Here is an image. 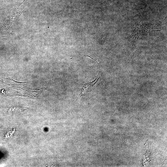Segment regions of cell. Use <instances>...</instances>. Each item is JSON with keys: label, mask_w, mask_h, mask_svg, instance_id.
Returning <instances> with one entry per match:
<instances>
[{"label": "cell", "mask_w": 167, "mask_h": 167, "mask_svg": "<svg viewBox=\"0 0 167 167\" xmlns=\"http://www.w3.org/2000/svg\"><path fill=\"white\" fill-rule=\"evenodd\" d=\"M27 108L19 106H16L11 108L9 110L10 113L12 114H17L23 112L27 110Z\"/></svg>", "instance_id": "obj_1"}, {"label": "cell", "mask_w": 167, "mask_h": 167, "mask_svg": "<svg viewBox=\"0 0 167 167\" xmlns=\"http://www.w3.org/2000/svg\"><path fill=\"white\" fill-rule=\"evenodd\" d=\"M84 55V56H88V57H89L90 58H91L92 59H93V60H94L96 62H97V63H98V64H99V63L98 62L96 61V60H95L94 59H93V58H92V57H91L90 56H89V55Z\"/></svg>", "instance_id": "obj_2"}]
</instances>
